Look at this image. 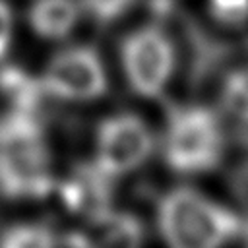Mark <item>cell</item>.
<instances>
[{
	"label": "cell",
	"instance_id": "cell-1",
	"mask_svg": "<svg viewBox=\"0 0 248 248\" xmlns=\"http://www.w3.org/2000/svg\"><path fill=\"white\" fill-rule=\"evenodd\" d=\"M52 151L45 128L29 112L0 122V196L8 202H39L56 188Z\"/></svg>",
	"mask_w": 248,
	"mask_h": 248
},
{
	"label": "cell",
	"instance_id": "cell-5",
	"mask_svg": "<svg viewBox=\"0 0 248 248\" xmlns=\"http://www.w3.org/2000/svg\"><path fill=\"white\" fill-rule=\"evenodd\" d=\"M155 151L157 138L143 116L128 110L112 112L95 128L91 163L118 182L141 170Z\"/></svg>",
	"mask_w": 248,
	"mask_h": 248
},
{
	"label": "cell",
	"instance_id": "cell-3",
	"mask_svg": "<svg viewBox=\"0 0 248 248\" xmlns=\"http://www.w3.org/2000/svg\"><path fill=\"white\" fill-rule=\"evenodd\" d=\"M225 149L227 136L221 112L198 103L172 107L157 140V151L165 165L180 176L215 170Z\"/></svg>",
	"mask_w": 248,
	"mask_h": 248
},
{
	"label": "cell",
	"instance_id": "cell-14",
	"mask_svg": "<svg viewBox=\"0 0 248 248\" xmlns=\"http://www.w3.org/2000/svg\"><path fill=\"white\" fill-rule=\"evenodd\" d=\"M16 35V17L12 6L6 0H0V62L10 54Z\"/></svg>",
	"mask_w": 248,
	"mask_h": 248
},
{
	"label": "cell",
	"instance_id": "cell-11",
	"mask_svg": "<svg viewBox=\"0 0 248 248\" xmlns=\"http://www.w3.org/2000/svg\"><path fill=\"white\" fill-rule=\"evenodd\" d=\"M60 234L43 221H16L0 231V248H60Z\"/></svg>",
	"mask_w": 248,
	"mask_h": 248
},
{
	"label": "cell",
	"instance_id": "cell-12",
	"mask_svg": "<svg viewBox=\"0 0 248 248\" xmlns=\"http://www.w3.org/2000/svg\"><path fill=\"white\" fill-rule=\"evenodd\" d=\"M138 0H79L83 17H89L97 25H114L124 19Z\"/></svg>",
	"mask_w": 248,
	"mask_h": 248
},
{
	"label": "cell",
	"instance_id": "cell-4",
	"mask_svg": "<svg viewBox=\"0 0 248 248\" xmlns=\"http://www.w3.org/2000/svg\"><path fill=\"white\" fill-rule=\"evenodd\" d=\"M118 62L130 91L145 101H153L169 89L178 58L174 41L165 27L143 23L120 41Z\"/></svg>",
	"mask_w": 248,
	"mask_h": 248
},
{
	"label": "cell",
	"instance_id": "cell-7",
	"mask_svg": "<svg viewBox=\"0 0 248 248\" xmlns=\"http://www.w3.org/2000/svg\"><path fill=\"white\" fill-rule=\"evenodd\" d=\"M62 244L66 248H141L143 225L134 213L108 205L78 217Z\"/></svg>",
	"mask_w": 248,
	"mask_h": 248
},
{
	"label": "cell",
	"instance_id": "cell-2",
	"mask_svg": "<svg viewBox=\"0 0 248 248\" xmlns=\"http://www.w3.org/2000/svg\"><path fill=\"white\" fill-rule=\"evenodd\" d=\"M242 219L194 186L167 190L155 207V227L165 248H227L236 242Z\"/></svg>",
	"mask_w": 248,
	"mask_h": 248
},
{
	"label": "cell",
	"instance_id": "cell-10",
	"mask_svg": "<svg viewBox=\"0 0 248 248\" xmlns=\"http://www.w3.org/2000/svg\"><path fill=\"white\" fill-rule=\"evenodd\" d=\"M219 112L248 126V64L232 68L219 85Z\"/></svg>",
	"mask_w": 248,
	"mask_h": 248
},
{
	"label": "cell",
	"instance_id": "cell-8",
	"mask_svg": "<svg viewBox=\"0 0 248 248\" xmlns=\"http://www.w3.org/2000/svg\"><path fill=\"white\" fill-rule=\"evenodd\" d=\"M114 184L116 180L107 176L89 161L85 167L76 169L66 180H56L54 192L62 194V202L78 219L112 205L110 200Z\"/></svg>",
	"mask_w": 248,
	"mask_h": 248
},
{
	"label": "cell",
	"instance_id": "cell-9",
	"mask_svg": "<svg viewBox=\"0 0 248 248\" xmlns=\"http://www.w3.org/2000/svg\"><path fill=\"white\" fill-rule=\"evenodd\" d=\"M83 17L79 0H31L27 25L35 37L48 43L68 41Z\"/></svg>",
	"mask_w": 248,
	"mask_h": 248
},
{
	"label": "cell",
	"instance_id": "cell-13",
	"mask_svg": "<svg viewBox=\"0 0 248 248\" xmlns=\"http://www.w3.org/2000/svg\"><path fill=\"white\" fill-rule=\"evenodd\" d=\"M209 10L225 25H238L248 19V0H207Z\"/></svg>",
	"mask_w": 248,
	"mask_h": 248
},
{
	"label": "cell",
	"instance_id": "cell-15",
	"mask_svg": "<svg viewBox=\"0 0 248 248\" xmlns=\"http://www.w3.org/2000/svg\"><path fill=\"white\" fill-rule=\"evenodd\" d=\"M236 240L240 242L242 248H248V219H242V225H240V231H238Z\"/></svg>",
	"mask_w": 248,
	"mask_h": 248
},
{
	"label": "cell",
	"instance_id": "cell-6",
	"mask_svg": "<svg viewBox=\"0 0 248 248\" xmlns=\"http://www.w3.org/2000/svg\"><path fill=\"white\" fill-rule=\"evenodd\" d=\"M39 87L52 101L89 105L108 93V72L97 48L68 45L48 58L39 76Z\"/></svg>",
	"mask_w": 248,
	"mask_h": 248
}]
</instances>
